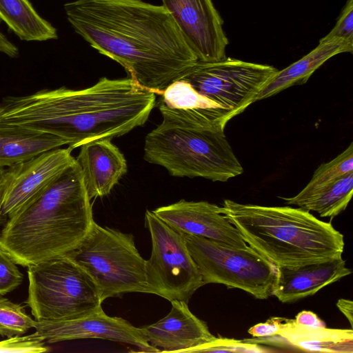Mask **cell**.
Segmentation results:
<instances>
[{
  "label": "cell",
  "instance_id": "1",
  "mask_svg": "<svg viewBox=\"0 0 353 353\" xmlns=\"http://www.w3.org/2000/svg\"><path fill=\"white\" fill-rule=\"evenodd\" d=\"M63 7L78 34L155 94H161L198 61L162 5L143 0H74Z\"/></svg>",
  "mask_w": 353,
  "mask_h": 353
},
{
  "label": "cell",
  "instance_id": "5",
  "mask_svg": "<svg viewBox=\"0 0 353 353\" xmlns=\"http://www.w3.org/2000/svg\"><path fill=\"white\" fill-rule=\"evenodd\" d=\"M221 212L248 245L275 267L342 257L343 235L330 223L300 208L243 204L225 199Z\"/></svg>",
  "mask_w": 353,
  "mask_h": 353
},
{
  "label": "cell",
  "instance_id": "34",
  "mask_svg": "<svg viewBox=\"0 0 353 353\" xmlns=\"http://www.w3.org/2000/svg\"><path fill=\"white\" fill-rule=\"evenodd\" d=\"M336 306L339 310L347 318L351 327L352 328V314H353V302L351 300L345 299H340L336 303Z\"/></svg>",
  "mask_w": 353,
  "mask_h": 353
},
{
  "label": "cell",
  "instance_id": "28",
  "mask_svg": "<svg viewBox=\"0 0 353 353\" xmlns=\"http://www.w3.org/2000/svg\"><path fill=\"white\" fill-rule=\"evenodd\" d=\"M23 280V275L17 263L0 247V296L15 290Z\"/></svg>",
  "mask_w": 353,
  "mask_h": 353
},
{
  "label": "cell",
  "instance_id": "7",
  "mask_svg": "<svg viewBox=\"0 0 353 353\" xmlns=\"http://www.w3.org/2000/svg\"><path fill=\"white\" fill-rule=\"evenodd\" d=\"M65 255L94 280L103 301L128 292L148 293L145 260L132 234L94 221L80 243Z\"/></svg>",
  "mask_w": 353,
  "mask_h": 353
},
{
  "label": "cell",
  "instance_id": "8",
  "mask_svg": "<svg viewBox=\"0 0 353 353\" xmlns=\"http://www.w3.org/2000/svg\"><path fill=\"white\" fill-rule=\"evenodd\" d=\"M185 239L204 285L223 284L259 299L272 295L276 267L251 247L241 248L189 234Z\"/></svg>",
  "mask_w": 353,
  "mask_h": 353
},
{
  "label": "cell",
  "instance_id": "30",
  "mask_svg": "<svg viewBox=\"0 0 353 353\" xmlns=\"http://www.w3.org/2000/svg\"><path fill=\"white\" fill-rule=\"evenodd\" d=\"M284 318L271 317L265 323L254 325L248 330V333L256 338H269L278 336Z\"/></svg>",
  "mask_w": 353,
  "mask_h": 353
},
{
  "label": "cell",
  "instance_id": "21",
  "mask_svg": "<svg viewBox=\"0 0 353 353\" xmlns=\"http://www.w3.org/2000/svg\"><path fill=\"white\" fill-rule=\"evenodd\" d=\"M0 21L23 41H43L58 37L57 29L37 13L28 0H0Z\"/></svg>",
  "mask_w": 353,
  "mask_h": 353
},
{
  "label": "cell",
  "instance_id": "31",
  "mask_svg": "<svg viewBox=\"0 0 353 353\" xmlns=\"http://www.w3.org/2000/svg\"><path fill=\"white\" fill-rule=\"evenodd\" d=\"M21 164L6 168V172L0 180V219L1 215V210L6 192L11 183L17 175L18 171L19 170Z\"/></svg>",
  "mask_w": 353,
  "mask_h": 353
},
{
  "label": "cell",
  "instance_id": "27",
  "mask_svg": "<svg viewBox=\"0 0 353 353\" xmlns=\"http://www.w3.org/2000/svg\"><path fill=\"white\" fill-rule=\"evenodd\" d=\"M49 351L45 340L36 332L21 336H16L0 341V352L41 353Z\"/></svg>",
  "mask_w": 353,
  "mask_h": 353
},
{
  "label": "cell",
  "instance_id": "23",
  "mask_svg": "<svg viewBox=\"0 0 353 353\" xmlns=\"http://www.w3.org/2000/svg\"><path fill=\"white\" fill-rule=\"evenodd\" d=\"M162 102L168 107L183 110L204 111L227 115L232 119L229 110L202 95L183 79H178L162 92Z\"/></svg>",
  "mask_w": 353,
  "mask_h": 353
},
{
  "label": "cell",
  "instance_id": "4",
  "mask_svg": "<svg viewBox=\"0 0 353 353\" xmlns=\"http://www.w3.org/2000/svg\"><path fill=\"white\" fill-rule=\"evenodd\" d=\"M160 124L145 137L144 159L176 177L225 182L243 168L224 134L223 114L159 105Z\"/></svg>",
  "mask_w": 353,
  "mask_h": 353
},
{
  "label": "cell",
  "instance_id": "17",
  "mask_svg": "<svg viewBox=\"0 0 353 353\" xmlns=\"http://www.w3.org/2000/svg\"><path fill=\"white\" fill-rule=\"evenodd\" d=\"M76 161L90 199L109 194L128 169L124 155L109 139L82 144Z\"/></svg>",
  "mask_w": 353,
  "mask_h": 353
},
{
  "label": "cell",
  "instance_id": "19",
  "mask_svg": "<svg viewBox=\"0 0 353 353\" xmlns=\"http://www.w3.org/2000/svg\"><path fill=\"white\" fill-rule=\"evenodd\" d=\"M58 136L16 125L0 123V167L23 163L48 150L68 145Z\"/></svg>",
  "mask_w": 353,
  "mask_h": 353
},
{
  "label": "cell",
  "instance_id": "15",
  "mask_svg": "<svg viewBox=\"0 0 353 353\" xmlns=\"http://www.w3.org/2000/svg\"><path fill=\"white\" fill-rule=\"evenodd\" d=\"M67 148L46 151L21 164L4 199L1 217L9 218L44 190L76 159Z\"/></svg>",
  "mask_w": 353,
  "mask_h": 353
},
{
  "label": "cell",
  "instance_id": "32",
  "mask_svg": "<svg viewBox=\"0 0 353 353\" xmlns=\"http://www.w3.org/2000/svg\"><path fill=\"white\" fill-rule=\"evenodd\" d=\"M294 320L296 324L301 325L325 327V323L315 313L311 311L303 310L300 312Z\"/></svg>",
  "mask_w": 353,
  "mask_h": 353
},
{
  "label": "cell",
  "instance_id": "26",
  "mask_svg": "<svg viewBox=\"0 0 353 353\" xmlns=\"http://www.w3.org/2000/svg\"><path fill=\"white\" fill-rule=\"evenodd\" d=\"M270 351L255 342L216 336L212 341L191 350L190 352L259 353Z\"/></svg>",
  "mask_w": 353,
  "mask_h": 353
},
{
  "label": "cell",
  "instance_id": "33",
  "mask_svg": "<svg viewBox=\"0 0 353 353\" xmlns=\"http://www.w3.org/2000/svg\"><path fill=\"white\" fill-rule=\"evenodd\" d=\"M0 52L11 57L16 58L19 56L18 48L12 43L7 37L0 31Z\"/></svg>",
  "mask_w": 353,
  "mask_h": 353
},
{
  "label": "cell",
  "instance_id": "22",
  "mask_svg": "<svg viewBox=\"0 0 353 353\" xmlns=\"http://www.w3.org/2000/svg\"><path fill=\"white\" fill-rule=\"evenodd\" d=\"M353 194V172L346 174L332 184L292 205L321 217L333 219L344 211Z\"/></svg>",
  "mask_w": 353,
  "mask_h": 353
},
{
  "label": "cell",
  "instance_id": "12",
  "mask_svg": "<svg viewBox=\"0 0 353 353\" xmlns=\"http://www.w3.org/2000/svg\"><path fill=\"white\" fill-rule=\"evenodd\" d=\"M34 328L48 343L99 339L128 344L139 349L141 352H159L145 340L141 328L136 327L123 318L108 316L103 308L74 319L36 321Z\"/></svg>",
  "mask_w": 353,
  "mask_h": 353
},
{
  "label": "cell",
  "instance_id": "24",
  "mask_svg": "<svg viewBox=\"0 0 353 353\" xmlns=\"http://www.w3.org/2000/svg\"><path fill=\"white\" fill-rule=\"evenodd\" d=\"M353 172V143L334 159L322 163L314 172L306 186L296 196L289 198L282 197L286 204L305 199L319 190L332 184L347 173Z\"/></svg>",
  "mask_w": 353,
  "mask_h": 353
},
{
  "label": "cell",
  "instance_id": "11",
  "mask_svg": "<svg viewBox=\"0 0 353 353\" xmlns=\"http://www.w3.org/2000/svg\"><path fill=\"white\" fill-rule=\"evenodd\" d=\"M172 14L198 61L210 62L226 57L228 38L223 21L212 0H161Z\"/></svg>",
  "mask_w": 353,
  "mask_h": 353
},
{
  "label": "cell",
  "instance_id": "20",
  "mask_svg": "<svg viewBox=\"0 0 353 353\" xmlns=\"http://www.w3.org/2000/svg\"><path fill=\"white\" fill-rule=\"evenodd\" d=\"M278 336L288 344L304 351L321 352H353L352 329H330L326 327L296 324L294 319L284 318Z\"/></svg>",
  "mask_w": 353,
  "mask_h": 353
},
{
  "label": "cell",
  "instance_id": "13",
  "mask_svg": "<svg viewBox=\"0 0 353 353\" xmlns=\"http://www.w3.org/2000/svg\"><path fill=\"white\" fill-rule=\"evenodd\" d=\"M152 212L179 233L241 248L249 246L236 227L222 213L221 207L216 204L181 199L159 207Z\"/></svg>",
  "mask_w": 353,
  "mask_h": 353
},
{
  "label": "cell",
  "instance_id": "9",
  "mask_svg": "<svg viewBox=\"0 0 353 353\" xmlns=\"http://www.w3.org/2000/svg\"><path fill=\"white\" fill-rule=\"evenodd\" d=\"M145 225L152 241V252L145 260L148 293L170 301L188 303L203 282L187 247L185 234L177 232L146 210Z\"/></svg>",
  "mask_w": 353,
  "mask_h": 353
},
{
  "label": "cell",
  "instance_id": "18",
  "mask_svg": "<svg viewBox=\"0 0 353 353\" xmlns=\"http://www.w3.org/2000/svg\"><path fill=\"white\" fill-rule=\"evenodd\" d=\"M353 52V43L333 39L321 41L308 54L278 70L254 99L253 103L272 97L295 85H303L325 62L340 53Z\"/></svg>",
  "mask_w": 353,
  "mask_h": 353
},
{
  "label": "cell",
  "instance_id": "35",
  "mask_svg": "<svg viewBox=\"0 0 353 353\" xmlns=\"http://www.w3.org/2000/svg\"><path fill=\"white\" fill-rule=\"evenodd\" d=\"M6 168L0 167V180L1 179L2 176H3Z\"/></svg>",
  "mask_w": 353,
  "mask_h": 353
},
{
  "label": "cell",
  "instance_id": "2",
  "mask_svg": "<svg viewBox=\"0 0 353 353\" xmlns=\"http://www.w3.org/2000/svg\"><path fill=\"white\" fill-rule=\"evenodd\" d=\"M155 101V93L130 77H102L81 90L61 87L6 97L0 101V123L58 136L72 150L91 141L121 137L143 125Z\"/></svg>",
  "mask_w": 353,
  "mask_h": 353
},
{
  "label": "cell",
  "instance_id": "3",
  "mask_svg": "<svg viewBox=\"0 0 353 353\" xmlns=\"http://www.w3.org/2000/svg\"><path fill=\"white\" fill-rule=\"evenodd\" d=\"M92 205L77 161L10 216L0 247L28 267L74 249L94 223Z\"/></svg>",
  "mask_w": 353,
  "mask_h": 353
},
{
  "label": "cell",
  "instance_id": "6",
  "mask_svg": "<svg viewBox=\"0 0 353 353\" xmlns=\"http://www.w3.org/2000/svg\"><path fill=\"white\" fill-rule=\"evenodd\" d=\"M27 273L25 303L36 321L74 319L102 308L94 280L65 254L30 265Z\"/></svg>",
  "mask_w": 353,
  "mask_h": 353
},
{
  "label": "cell",
  "instance_id": "25",
  "mask_svg": "<svg viewBox=\"0 0 353 353\" xmlns=\"http://www.w3.org/2000/svg\"><path fill=\"white\" fill-rule=\"evenodd\" d=\"M33 320L25 310V306L0 296V335L8 338L22 336L34 327Z\"/></svg>",
  "mask_w": 353,
  "mask_h": 353
},
{
  "label": "cell",
  "instance_id": "14",
  "mask_svg": "<svg viewBox=\"0 0 353 353\" xmlns=\"http://www.w3.org/2000/svg\"><path fill=\"white\" fill-rule=\"evenodd\" d=\"M170 312L156 323L141 327L145 340L159 352H190L216 338L205 322L190 311L188 303L173 300Z\"/></svg>",
  "mask_w": 353,
  "mask_h": 353
},
{
  "label": "cell",
  "instance_id": "29",
  "mask_svg": "<svg viewBox=\"0 0 353 353\" xmlns=\"http://www.w3.org/2000/svg\"><path fill=\"white\" fill-rule=\"evenodd\" d=\"M333 39L353 43V0H347L335 26L321 41Z\"/></svg>",
  "mask_w": 353,
  "mask_h": 353
},
{
  "label": "cell",
  "instance_id": "16",
  "mask_svg": "<svg viewBox=\"0 0 353 353\" xmlns=\"http://www.w3.org/2000/svg\"><path fill=\"white\" fill-rule=\"evenodd\" d=\"M352 273L342 257L312 263L276 267L272 294L282 303L312 296Z\"/></svg>",
  "mask_w": 353,
  "mask_h": 353
},
{
  "label": "cell",
  "instance_id": "10",
  "mask_svg": "<svg viewBox=\"0 0 353 353\" xmlns=\"http://www.w3.org/2000/svg\"><path fill=\"white\" fill-rule=\"evenodd\" d=\"M278 70L272 65L225 57L216 61H198L180 79L229 110L233 118L253 103Z\"/></svg>",
  "mask_w": 353,
  "mask_h": 353
}]
</instances>
